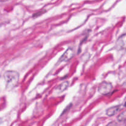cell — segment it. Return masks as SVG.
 Listing matches in <instances>:
<instances>
[{
  "label": "cell",
  "mask_w": 126,
  "mask_h": 126,
  "mask_svg": "<svg viewBox=\"0 0 126 126\" xmlns=\"http://www.w3.org/2000/svg\"><path fill=\"white\" fill-rule=\"evenodd\" d=\"M4 79L6 83V87L8 89H12L18 84L19 75L14 71H7L4 74Z\"/></svg>",
  "instance_id": "1"
},
{
  "label": "cell",
  "mask_w": 126,
  "mask_h": 126,
  "mask_svg": "<svg viewBox=\"0 0 126 126\" xmlns=\"http://www.w3.org/2000/svg\"><path fill=\"white\" fill-rule=\"evenodd\" d=\"M113 89V86L110 82H103L99 85L98 88V91L101 94L103 95H107L111 93Z\"/></svg>",
  "instance_id": "2"
},
{
  "label": "cell",
  "mask_w": 126,
  "mask_h": 126,
  "mask_svg": "<svg viewBox=\"0 0 126 126\" xmlns=\"http://www.w3.org/2000/svg\"><path fill=\"white\" fill-rule=\"evenodd\" d=\"M74 56V50L72 48H68L63 54L61 56L59 60V62H65L71 60Z\"/></svg>",
  "instance_id": "3"
},
{
  "label": "cell",
  "mask_w": 126,
  "mask_h": 126,
  "mask_svg": "<svg viewBox=\"0 0 126 126\" xmlns=\"http://www.w3.org/2000/svg\"><path fill=\"white\" fill-rule=\"evenodd\" d=\"M116 48L119 50L126 49V33L119 37L116 43Z\"/></svg>",
  "instance_id": "4"
},
{
  "label": "cell",
  "mask_w": 126,
  "mask_h": 126,
  "mask_svg": "<svg viewBox=\"0 0 126 126\" xmlns=\"http://www.w3.org/2000/svg\"><path fill=\"white\" fill-rule=\"evenodd\" d=\"M121 105H117V106H114V107H112L111 108H109L107 110L106 112V114L108 116H113L115 115L121 109Z\"/></svg>",
  "instance_id": "5"
},
{
  "label": "cell",
  "mask_w": 126,
  "mask_h": 126,
  "mask_svg": "<svg viewBox=\"0 0 126 126\" xmlns=\"http://www.w3.org/2000/svg\"><path fill=\"white\" fill-rule=\"evenodd\" d=\"M69 86V82L68 81H65V82H62V83L60 84L59 86H58L57 87V88L55 89V91L57 92L58 94H60L63 92V91H66L68 89Z\"/></svg>",
  "instance_id": "6"
},
{
  "label": "cell",
  "mask_w": 126,
  "mask_h": 126,
  "mask_svg": "<svg viewBox=\"0 0 126 126\" xmlns=\"http://www.w3.org/2000/svg\"><path fill=\"white\" fill-rule=\"evenodd\" d=\"M117 120L118 122H123L126 120V111L122 112L117 118Z\"/></svg>",
  "instance_id": "7"
},
{
  "label": "cell",
  "mask_w": 126,
  "mask_h": 126,
  "mask_svg": "<svg viewBox=\"0 0 126 126\" xmlns=\"http://www.w3.org/2000/svg\"><path fill=\"white\" fill-rule=\"evenodd\" d=\"M45 12H46V10H42V11H38V12H36V13H34V14L32 16V17H33V18H36V17H38V16H41V15H43Z\"/></svg>",
  "instance_id": "8"
},
{
  "label": "cell",
  "mask_w": 126,
  "mask_h": 126,
  "mask_svg": "<svg viewBox=\"0 0 126 126\" xmlns=\"http://www.w3.org/2000/svg\"><path fill=\"white\" fill-rule=\"evenodd\" d=\"M9 1V0H0V2H4V1Z\"/></svg>",
  "instance_id": "9"
},
{
  "label": "cell",
  "mask_w": 126,
  "mask_h": 126,
  "mask_svg": "<svg viewBox=\"0 0 126 126\" xmlns=\"http://www.w3.org/2000/svg\"><path fill=\"white\" fill-rule=\"evenodd\" d=\"M124 107H126V103H124Z\"/></svg>",
  "instance_id": "10"
}]
</instances>
